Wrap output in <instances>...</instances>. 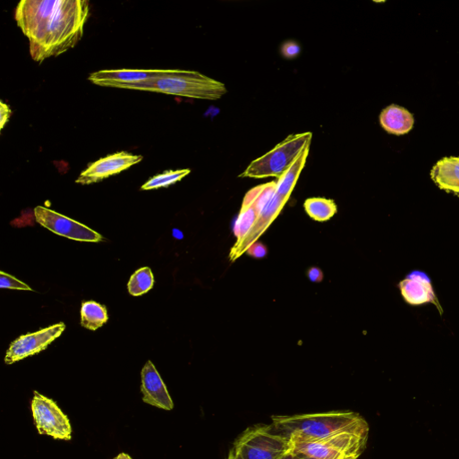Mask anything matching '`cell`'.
I'll return each instance as SVG.
<instances>
[{
  "mask_svg": "<svg viewBox=\"0 0 459 459\" xmlns=\"http://www.w3.org/2000/svg\"><path fill=\"white\" fill-rule=\"evenodd\" d=\"M173 233H174L173 235L174 238H176L178 240H182L183 238V234L181 231L174 229L173 231Z\"/></svg>",
  "mask_w": 459,
  "mask_h": 459,
  "instance_id": "28",
  "label": "cell"
},
{
  "mask_svg": "<svg viewBox=\"0 0 459 459\" xmlns=\"http://www.w3.org/2000/svg\"><path fill=\"white\" fill-rule=\"evenodd\" d=\"M66 329L63 322L41 329L36 333L21 336L12 343L5 356L8 365L45 351Z\"/></svg>",
  "mask_w": 459,
  "mask_h": 459,
  "instance_id": "9",
  "label": "cell"
},
{
  "mask_svg": "<svg viewBox=\"0 0 459 459\" xmlns=\"http://www.w3.org/2000/svg\"><path fill=\"white\" fill-rule=\"evenodd\" d=\"M309 279L313 283H320L323 280V273L318 268H312L308 272Z\"/></svg>",
  "mask_w": 459,
  "mask_h": 459,
  "instance_id": "26",
  "label": "cell"
},
{
  "mask_svg": "<svg viewBox=\"0 0 459 459\" xmlns=\"http://www.w3.org/2000/svg\"><path fill=\"white\" fill-rule=\"evenodd\" d=\"M143 160L142 156L129 152H119L91 164L76 181L81 185L100 183L113 175L119 174Z\"/></svg>",
  "mask_w": 459,
  "mask_h": 459,
  "instance_id": "10",
  "label": "cell"
},
{
  "mask_svg": "<svg viewBox=\"0 0 459 459\" xmlns=\"http://www.w3.org/2000/svg\"><path fill=\"white\" fill-rule=\"evenodd\" d=\"M13 115L11 108L4 103L0 102V131H3L6 124L9 123Z\"/></svg>",
  "mask_w": 459,
  "mask_h": 459,
  "instance_id": "24",
  "label": "cell"
},
{
  "mask_svg": "<svg viewBox=\"0 0 459 459\" xmlns=\"http://www.w3.org/2000/svg\"><path fill=\"white\" fill-rule=\"evenodd\" d=\"M143 401L153 406L171 411L174 404L160 374L151 361L141 371Z\"/></svg>",
  "mask_w": 459,
  "mask_h": 459,
  "instance_id": "13",
  "label": "cell"
},
{
  "mask_svg": "<svg viewBox=\"0 0 459 459\" xmlns=\"http://www.w3.org/2000/svg\"><path fill=\"white\" fill-rule=\"evenodd\" d=\"M369 435L343 432L313 441L291 442L290 450L316 459H358Z\"/></svg>",
  "mask_w": 459,
  "mask_h": 459,
  "instance_id": "5",
  "label": "cell"
},
{
  "mask_svg": "<svg viewBox=\"0 0 459 459\" xmlns=\"http://www.w3.org/2000/svg\"><path fill=\"white\" fill-rule=\"evenodd\" d=\"M227 459H235L233 451L230 452Z\"/></svg>",
  "mask_w": 459,
  "mask_h": 459,
  "instance_id": "30",
  "label": "cell"
},
{
  "mask_svg": "<svg viewBox=\"0 0 459 459\" xmlns=\"http://www.w3.org/2000/svg\"><path fill=\"white\" fill-rule=\"evenodd\" d=\"M89 14L87 0H22L15 20L30 41L32 59L42 64L81 42Z\"/></svg>",
  "mask_w": 459,
  "mask_h": 459,
  "instance_id": "1",
  "label": "cell"
},
{
  "mask_svg": "<svg viewBox=\"0 0 459 459\" xmlns=\"http://www.w3.org/2000/svg\"><path fill=\"white\" fill-rule=\"evenodd\" d=\"M170 70H116L92 73L89 81L104 88L121 89L123 86L147 82L168 74Z\"/></svg>",
  "mask_w": 459,
  "mask_h": 459,
  "instance_id": "12",
  "label": "cell"
},
{
  "mask_svg": "<svg viewBox=\"0 0 459 459\" xmlns=\"http://www.w3.org/2000/svg\"><path fill=\"white\" fill-rule=\"evenodd\" d=\"M191 174L190 169L168 171L162 174H158L149 180L142 187V191L157 190L167 188L171 185L181 182L184 177Z\"/></svg>",
  "mask_w": 459,
  "mask_h": 459,
  "instance_id": "21",
  "label": "cell"
},
{
  "mask_svg": "<svg viewBox=\"0 0 459 459\" xmlns=\"http://www.w3.org/2000/svg\"><path fill=\"white\" fill-rule=\"evenodd\" d=\"M308 145L297 157L291 167L284 174V175L276 181V193L284 198L290 199L291 194L296 185L301 173L302 172L310 153Z\"/></svg>",
  "mask_w": 459,
  "mask_h": 459,
  "instance_id": "17",
  "label": "cell"
},
{
  "mask_svg": "<svg viewBox=\"0 0 459 459\" xmlns=\"http://www.w3.org/2000/svg\"><path fill=\"white\" fill-rule=\"evenodd\" d=\"M281 51L285 59H294L300 55L301 47L295 42H287L283 45Z\"/></svg>",
  "mask_w": 459,
  "mask_h": 459,
  "instance_id": "23",
  "label": "cell"
},
{
  "mask_svg": "<svg viewBox=\"0 0 459 459\" xmlns=\"http://www.w3.org/2000/svg\"><path fill=\"white\" fill-rule=\"evenodd\" d=\"M37 222L51 232L79 242H100L104 237L89 227L44 207L35 209Z\"/></svg>",
  "mask_w": 459,
  "mask_h": 459,
  "instance_id": "8",
  "label": "cell"
},
{
  "mask_svg": "<svg viewBox=\"0 0 459 459\" xmlns=\"http://www.w3.org/2000/svg\"><path fill=\"white\" fill-rule=\"evenodd\" d=\"M121 89L148 91L180 98L217 101L227 94L226 86L197 72L169 71L147 82L125 85Z\"/></svg>",
  "mask_w": 459,
  "mask_h": 459,
  "instance_id": "3",
  "label": "cell"
},
{
  "mask_svg": "<svg viewBox=\"0 0 459 459\" xmlns=\"http://www.w3.org/2000/svg\"><path fill=\"white\" fill-rule=\"evenodd\" d=\"M280 459H305V456L301 454L295 453L292 450H289Z\"/></svg>",
  "mask_w": 459,
  "mask_h": 459,
  "instance_id": "27",
  "label": "cell"
},
{
  "mask_svg": "<svg viewBox=\"0 0 459 459\" xmlns=\"http://www.w3.org/2000/svg\"><path fill=\"white\" fill-rule=\"evenodd\" d=\"M311 140V132L288 136L274 149L254 160L240 177L254 179L276 177L277 180L280 179L302 150L310 145Z\"/></svg>",
  "mask_w": 459,
  "mask_h": 459,
  "instance_id": "4",
  "label": "cell"
},
{
  "mask_svg": "<svg viewBox=\"0 0 459 459\" xmlns=\"http://www.w3.org/2000/svg\"><path fill=\"white\" fill-rule=\"evenodd\" d=\"M154 275L149 268L136 271L128 284L129 293L133 296H140L149 292L154 286Z\"/></svg>",
  "mask_w": 459,
  "mask_h": 459,
  "instance_id": "20",
  "label": "cell"
},
{
  "mask_svg": "<svg viewBox=\"0 0 459 459\" xmlns=\"http://www.w3.org/2000/svg\"><path fill=\"white\" fill-rule=\"evenodd\" d=\"M434 183L447 193L459 197V157H444L430 172Z\"/></svg>",
  "mask_w": 459,
  "mask_h": 459,
  "instance_id": "15",
  "label": "cell"
},
{
  "mask_svg": "<svg viewBox=\"0 0 459 459\" xmlns=\"http://www.w3.org/2000/svg\"><path fill=\"white\" fill-rule=\"evenodd\" d=\"M304 456H305V455H304ZM305 459H316V458H312V457L305 456Z\"/></svg>",
  "mask_w": 459,
  "mask_h": 459,
  "instance_id": "31",
  "label": "cell"
},
{
  "mask_svg": "<svg viewBox=\"0 0 459 459\" xmlns=\"http://www.w3.org/2000/svg\"><path fill=\"white\" fill-rule=\"evenodd\" d=\"M32 412L38 432L55 439L71 440L72 427L68 416L58 404L39 392L35 391Z\"/></svg>",
  "mask_w": 459,
  "mask_h": 459,
  "instance_id": "7",
  "label": "cell"
},
{
  "mask_svg": "<svg viewBox=\"0 0 459 459\" xmlns=\"http://www.w3.org/2000/svg\"><path fill=\"white\" fill-rule=\"evenodd\" d=\"M109 319L107 309L105 305L90 301L84 302L81 307L82 327L97 330L103 327Z\"/></svg>",
  "mask_w": 459,
  "mask_h": 459,
  "instance_id": "18",
  "label": "cell"
},
{
  "mask_svg": "<svg viewBox=\"0 0 459 459\" xmlns=\"http://www.w3.org/2000/svg\"><path fill=\"white\" fill-rule=\"evenodd\" d=\"M273 429L289 443L313 441L343 432L369 435L366 420L352 411H331L292 416H273Z\"/></svg>",
  "mask_w": 459,
  "mask_h": 459,
  "instance_id": "2",
  "label": "cell"
},
{
  "mask_svg": "<svg viewBox=\"0 0 459 459\" xmlns=\"http://www.w3.org/2000/svg\"><path fill=\"white\" fill-rule=\"evenodd\" d=\"M290 450L288 440L276 433L272 425L247 429L236 440L235 459H280Z\"/></svg>",
  "mask_w": 459,
  "mask_h": 459,
  "instance_id": "6",
  "label": "cell"
},
{
  "mask_svg": "<svg viewBox=\"0 0 459 459\" xmlns=\"http://www.w3.org/2000/svg\"><path fill=\"white\" fill-rule=\"evenodd\" d=\"M0 287L3 289L33 291L30 285L5 272H0Z\"/></svg>",
  "mask_w": 459,
  "mask_h": 459,
  "instance_id": "22",
  "label": "cell"
},
{
  "mask_svg": "<svg viewBox=\"0 0 459 459\" xmlns=\"http://www.w3.org/2000/svg\"><path fill=\"white\" fill-rule=\"evenodd\" d=\"M289 199L279 196L276 193L269 199L260 214L246 236L239 242H236L231 250L230 260L234 262L244 255L251 245L257 242L259 237L268 230L276 219Z\"/></svg>",
  "mask_w": 459,
  "mask_h": 459,
  "instance_id": "11",
  "label": "cell"
},
{
  "mask_svg": "<svg viewBox=\"0 0 459 459\" xmlns=\"http://www.w3.org/2000/svg\"><path fill=\"white\" fill-rule=\"evenodd\" d=\"M246 253L253 258L262 259L266 257L268 250L264 244L256 242L250 247Z\"/></svg>",
  "mask_w": 459,
  "mask_h": 459,
  "instance_id": "25",
  "label": "cell"
},
{
  "mask_svg": "<svg viewBox=\"0 0 459 459\" xmlns=\"http://www.w3.org/2000/svg\"><path fill=\"white\" fill-rule=\"evenodd\" d=\"M404 300L412 305L434 302V293L429 279L423 274L414 272L400 283Z\"/></svg>",
  "mask_w": 459,
  "mask_h": 459,
  "instance_id": "14",
  "label": "cell"
},
{
  "mask_svg": "<svg viewBox=\"0 0 459 459\" xmlns=\"http://www.w3.org/2000/svg\"><path fill=\"white\" fill-rule=\"evenodd\" d=\"M115 459H132V458L126 453H121Z\"/></svg>",
  "mask_w": 459,
  "mask_h": 459,
  "instance_id": "29",
  "label": "cell"
},
{
  "mask_svg": "<svg viewBox=\"0 0 459 459\" xmlns=\"http://www.w3.org/2000/svg\"><path fill=\"white\" fill-rule=\"evenodd\" d=\"M379 123L387 133L402 136L412 131L414 119L406 109L392 105L381 112Z\"/></svg>",
  "mask_w": 459,
  "mask_h": 459,
  "instance_id": "16",
  "label": "cell"
},
{
  "mask_svg": "<svg viewBox=\"0 0 459 459\" xmlns=\"http://www.w3.org/2000/svg\"><path fill=\"white\" fill-rule=\"evenodd\" d=\"M304 209L310 218L317 222H327L336 213L334 200L324 198H310L304 202Z\"/></svg>",
  "mask_w": 459,
  "mask_h": 459,
  "instance_id": "19",
  "label": "cell"
}]
</instances>
